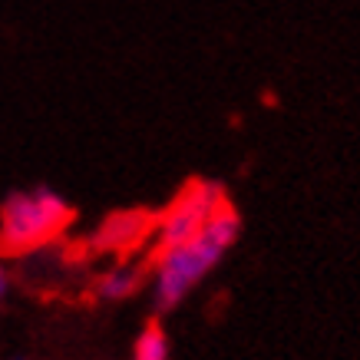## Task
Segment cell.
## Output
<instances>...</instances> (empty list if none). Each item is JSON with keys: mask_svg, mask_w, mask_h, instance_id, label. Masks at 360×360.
Wrapping results in <instances>:
<instances>
[{"mask_svg": "<svg viewBox=\"0 0 360 360\" xmlns=\"http://www.w3.org/2000/svg\"><path fill=\"white\" fill-rule=\"evenodd\" d=\"M241 235V215L229 198L221 202L212 219L182 245L159 248L153 264V307L159 314H169L182 304L208 274L219 268L229 248Z\"/></svg>", "mask_w": 360, "mask_h": 360, "instance_id": "1", "label": "cell"}, {"mask_svg": "<svg viewBox=\"0 0 360 360\" xmlns=\"http://www.w3.org/2000/svg\"><path fill=\"white\" fill-rule=\"evenodd\" d=\"M73 221V205L56 188H17L0 202V248L33 251L63 235Z\"/></svg>", "mask_w": 360, "mask_h": 360, "instance_id": "2", "label": "cell"}, {"mask_svg": "<svg viewBox=\"0 0 360 360\" xmlns=\"http://www.w3.org/2000/svg\"><path fill=\"white\" fill-rule=\"evenodd\" d=\"M225 188L215 186V182H188L175 202L165 208V215L159 219V248H172V245H182L195 235L208 219L212 212L225 202Z\"/></svg>", "mask_w": 360, "mask_h": 360, "instance_id": "3", "label": "cell"}, {"mask_svg": "<svg viewBox=\"0 0 360 360\" xmlns=\"http://www.w3.org/2000/svg\"><path fill=\"white\" fill-rule=\"evenodd\" d=\"M139 284H142L139 268L120 264V268L106 271L96 281V297H103V301H126V297H132L136 291H139Z\"/></svg>", "mask_w": 360, "mask_h": 360, "instance_id": "4", "label": "cell"}, {"mask_svg": "<svg viewBox=\"0 0 360 360\" xmlns=\"http://www.w3.org/2000/svg\"><path fill=\"white\" fill-rule=\"evenodd\" d=\"M132 360H172V344L159 321L139 330V338L132 344Z\"/></svg>", "mask_w": 360, "mask_h": 360, "instance_id": "5", "label": "cell"}, {"mask_svg": "<svg viewBox=\"0 0 360 360\" xmlns=\"http://www.w3.org/2000/svg\"><path fill=\"white\" fill-rule=\"evenodd\" d=\"M7 291H11V274H7V268L0 264V304H4V297H7Z\"/></svg>", "mask_w": 360, "mask_h": 360, "instance_id": "6", "label": "cell"}, {"mask_svg": "<svg viewBox=\"0 0 360 360\" xmlns=\"http://www.w3.org/2000/svg\"><path fill=\"white\" fill-rule=\"evenodd\" d=\"M11 360H27V357H11Z\"/></svg>", "mask_w": 360, "mask_h": 360, "instance_id": "7", "label": "cell"}]
</instances>
